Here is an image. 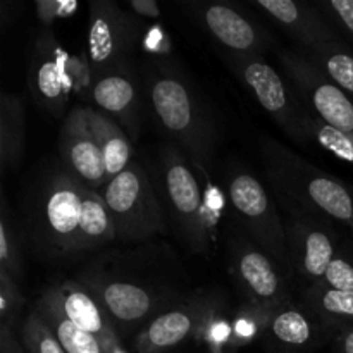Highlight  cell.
Instances as JSON below:
<instances>
[{"mask_svg": "<svg viewBox=\"0 0 353 353\" xmlns=\"http://www.w3.org/2000/svg\"><path fill=\"white\" fill-rule=\"evenodd\" d=\"M88 190L65 168L50 171L38 181L26 207V233L40 257L47 261L78 257Z\"/></svg>", "mask_w": 353, "mask_h": 353, "instance_id": "1", "label": "cell"}, {"mask_svg": "<svg viewBox=\"0 0 353 353\" xmlns=\"http://www.w3.org/2000/svg\"><path fill=\"white\" fill-rule=\"evenodd\" d=\"M145 88L155 119L168 137L185 148L196 165H209L216 126L196 97L193 83L172 64L157 61L148 64Z\"/></svg>", "mask_w": 353, "mask_h": 353, "instance_id": "2", "label": "cell"}, {"mask_svg": "<svg viewBox=\"0 0 353 353\" xmlns=\"http://www.w3.org/2000/svg\"><path fill=\"white\" fill-rule=\"evenodd\" d=\"M143 264L141 261L137 269L133 265L124 268L121 259L105 255L83 274L81 283L95 293L119 330L133 331L140 324H148L159 314L174 307L172 300L181 299V292L172 281L143 278L147 272Z\"/></svg>", "mask_w": 353, "mask_h": 353, "instance_id": "3", "label": "cell"}, {"mask_svg": "<svg viewBox=\"0 0 353 353\" xmlns=\"http://www.w3.org/2000/svg\"><path fill=\"white\" fill-rule=\"evenodd\" d=\"M262 154L279 195L309 216L330 217L353 228V196L343 183L271 138L262 141Z\"/></svg>", "mask_w": 353, "mask_h": 353, "instance_id": "4", "label": "cell"}, {"mask_svg": "<svg viewBox=\"0 0 353 353\" xmlns=\"http://www.w3.org/2000/svg\"><path fill=\"white\" fill-rule=\"evenodd\" d=\"M178 236L196 254L210 247V217L195 169L174 143L162 147L155 181Z\"/></svg>", "mask_w": 353, "mask_h": 353, "instance_id": "5", "label": "cell"}, {"mask_svg": "<svg viewBox=\"0 0 353 353\" xmlns=\"http://www.w3.org/2000/svg\"><path fill=\"white\" fill-rule=\"evenodd\" d=\"M102 196L119 240L141 241L168 231L165 209L157 185L138 162H131L121 174L110 179Z\"/></svg>", "mask_w": 353, "mask_h": 353, "instance_id": "6", "label": "cell"}, {"mask_svg": "<svg viewBox=\"0 0 353 353\" xmlns=\"http://www.w3.org/2000/svg\"><path fill=\"white\" fill-rule=\"evenodd\" d=\"M228 196L252 243L264 250L281 271L295 272L286 238V224L264 185L250 172H231Z\"/></svg>", "mask_w": 353, "mask_h": 353, "instance_id": "7", "label": "cell"}, {"mask_svg": "<svg viewBox=\"0 0 353 353\" xmlns=\"http://www.w3.org/2000/svg\"><path fill=\"white\" fill-rule=\"evenodd\" d=\"M234 69L285 133L299 141L309 140L312 114L272 65L257 55H236Z\"/></svg>", "mask_w": 353, "mask_h": 353, "instance_id": "8", "label": "cell"}, {"mask_svg": "<svg viewBox=\"0 0 353 353\" xmlns=\"http://www.w3.org/2000/svg\"><path fill=\"white\" fill-rule=\"evenodd\" d=\"M281 64L299 99L312 116L353 134V99L299 52H283Z\"/></svg>", "mask_w": 353, "mask_h": 353, "instance_id": "9", "label": "cell"}, {"mask_svg": "<svg viewBox=\"0 0 353 353\" xmlns=\"http://www.w3.org/2000/svg\"><path fill=\"white\" fill-rule=\"evenodd\" d=\"M138 23L110 0L90 3L88 62L93 74L126 62L138 41Z\"/></svg>", "mask_w": 353, "mask_h": 353, "instance_id": "10", "label": "cell"}, {"mask_svg": "<svg viewBox=\"0 0 353 353\" xmlns=\"http://www.w3.org/2000/svg\"><path fill=\"white\" fill-rule=\"evenodd\" d=\"M74 57L59 47L50 30L38 37L31 62L30 85L38 102L52 114H61L72 88L81 78V69Z\"/></svg>", "mask_w": 353, "mask_h": 353, "instance_id": "11", "label": "cell"}, {"mask_svg": "<svg viewBox=\"0 0 353 353\" xmlns=\"http://www.w3.org/2000/svg\"><path fill=\"white\" fill-rule=\"evenodd\" d=\"M231 254L234 278L252 303L272 314L283 309L288 300V288L278 264L257 245L243 238L231 245Z\"/></svg>", "mask_w": 353, "mask_h": 353, "instance_id": "12", "label": "cell"}, {"mask_svg": "<svg viewBox=\"0 0 353 353\" xmlns=\"http://www.w3.org/2000/svg\"><path fill=\"white\" fill-rule=\"evenodd\" d=\"M59 152L64 168L86 188L99 192L109 185L102 148L90 128L85 107H76L65 117L59 134Z\"/></svg>", "mask_w": 353, "mask_h": 353, "instance_id": "13", "label": "cell"}, {"mask_svg": "<svg viewBox=\"0 0 353 353\" xmlns=\"http://www.w3.org/2000/svg\"><path fill=\"white\" fill-rule=\"evenodd\" d=\"M92 99L100 112L112 117L130 137L138 140L141 124V97L128 62L99 72L92 83Z\"/></svg>", "mask_w": 353, "mask_h": 353, "instance_id": "14", "label": "cell"}, {"mask_svg": "<svg viewBox=\"0 0 353 353\" xmlns=\"http://www.w3.org/2000/svg\"><path fill=\"white\" fill-rule=\"evenodd\" d=\"M52 292L55 293L61 309L76 326L99 338L109 353H123L116 324L85 283L64 281L62 285L52 286Z\"/></svg>", "mask_w": 353, "mask_h": 353, "instance_id": "15", "label": "cell"}, {"mask_svg": "<svg viewBox=\"0 0 353 353\" xmlns=\"http://www.w3.org/2000/svg\"><path fill=\"white\" fill-rule=\"evenodd\" d=\"M286 224L290 255L295 272L307 281L317 283L324 278L334 261V245L326 231L317 230L312 223L293 216Z\"/></svg>", "mask_w": 353, "mask_h": 353, "instance_id": "16", "label": "cell"}, {"mask_svg": "<svg viewBox=\"0 0 353 353\" xmlns=\"http://www.w3.org/2000/svg\"><path fill=\"white\" fill-rule=\"evenodd\" d=\"M202 19L214 38L236 55H257L264 48V33L247 16L228 3H209Z\"/></svg>", "mask_w": 353, "mask_h": 353, "instance_id": "17", "label": "cell"}, {"mask_svg": "<svg viewBox=\"0 0 353 353\" xmlns=\"http://www.w3.org/2000/svg\"><path fill=\"white\" fill-rule=\"evenodd\" d=\"M255 6L281 24L303 48L338 40V34L327 24L323 14L305 2L295 0H255Z\"/></svg>", "mask_w": 353, "mask_h": 353, "instance_id": "18", "label": "cell"}, {"mask_svg": "<svg viewBox=\"0 0 353 353\" xmlns=\"http://www.w3.org/2000/svg\"><path fill=\"white\" fill-rule=\"evenodd\" d=\"M203 314V309L196 303H176L145 326L137 341L138 352L164 353L178 347L196 330Z\"/></svg>", "mask_w": 353, "mask_h": 353, "instance_id": "19", "label": "cell"}, {"mask_svg": "<svg viewBox=\"0 0 353 353\" xmlns=\"http://www.w3.org/2000/svg\"><path fill=\"white\" fill-rule=\"evenodd\" d=\"M34 312L50 327L65 353H109L99 338L83 331L65 316L52 288L38 299Z\"/></svg>", "mask_w": 353, "mask_h": 353, "instance_id": "20", "label": "cell"}, {"mask_svg": "<svg viewBox=\"0 0 353 353\" xmlns=\"http://www.w3.org/2000/svg\"><path fill=\"white\" fill-rule=\"evenodd\" d=\"M85 109L90 128L102 148L103 162H105L107 176L110 181L131 164V152H133L131 140L126 131L112 117L92 107H85Z\"/></svg>", "mask_w": 353, "mask_h": 353, "instance_id": "21", "label": "cell"}, {"mask_svg": "<svg viewBox=\"0 0 353 353\" xmlns=\"http://www.w3.org/2000/svg\"><path fill=\"white\" fill-rule=\"evenodd\" d=\"M26 143V112L17 95L0 99V165L7 172L19 164Z\"/></svg>", "mask_w": 353, "mask_h": 353, "instance_id": "22", "label": "cell"}, {"mask_svg": "<svg viewBox=\"0 0 353 353\" xmlns=\"http://www.w3.org/2000/svg\"><path fill=\"white\" fill-rule=\"evenodd\" d=\"M303 55L353 99V47L338 38L303 48Z\"/></svg>", "mask_w": 353, "mask_h": 353, "instance_id": "23", "label": "cell"}, {"mask_svg": "<svg viewBox=\"0 0 353 353\" xmlns=\"http://www.w3.org/2000/svg\"><path fill=\"white\" fill-rule=\"evenodd\" d=\"M116 238V226H114L112 216L102 193L88 190L85 199V210H83L81 230H79V255L103 247Z\"/></svg>", "mask_w": 353, "mask_h": 353, "instance_id": "24", "label": "cell"}, {"mask_svg": "<svg viewBox=\"0 0 353 353\" xmlns=\"http://www.w3.org/2000/svg\"><path fill=\"white\" fill-rule=\"evenodd\" d=\"M272 340L288 350H303L316 341V330L309 316L296 309H279L269 321Z\"/></svg>", "mask_w": 353, "mask_h": 353, "instance_id": "25", "label": "cell"}, {"mask_svg": "<svg viewBox=\"0 0 353 353\" xmlns=\"http://www.w3.org/2000/svg\"><path fill=\"white\" fill-rule=\"evenodd\" d=\"M307 302L310 310L326 324L341 326L343 330L353 326V292H340L327 288L323 283H314Z\"/></svg>", "mask_w": 353, "mask_h": 353, "instance_id": "26", "label": "cell"}, {"mask_svg": "<svg viewBox=\"0 0 353 353\" xmlns=\"http://www.w3.org/2000/svg\"><path fill=\"white\" fill-rule=\"evenodd\" d=\"M0 269L9 272L14 279L23 276V250L17 224L10 216L6 196H2V214H0Z\"/></svg>", "mask_w": 353, "mask_h": 353, "instance_id": "27", "label": "cell"}, {"mask_svg": "<svg viewBox=\"0 0 353 353\" xmlns=\"http://www.w3.org/2000/svg\"><path fill=\"white\" fill-rule=\"evenodd\" d=\"M23 347L28 353H65L62 345L37 312H31L23 323Z\"/></svg>", "mask_w": 353, "mask_h": 353, "instance_id": "28", "label": "cell"}, {"mask_svg": "<svg viewBox=\"0 0 353 353\" xmlns=\"http://www.w3.org/2000/svg\"><path fill=\"white\" fill-rule=\"evenodd\" d=\"M310 138H316L324 148L340 157L341 161L348 162L353 168V134L331 128L330 124L323 123L319 117L312 116L310 121Z\"/></svg>", "mask_w": 353, "mask_h": 353, "instance_id": "29", "label": "cell"}, {"mask_svg": "<svg viewBox=\"0 0 353 353\" xmlns=\"http://www.w3.org/2000/svg\"><path fill=\"white\" fill-rule=\"evenodd\" d=\"M321 14L334 33L345 38L353 47V0H323L319 2Z\"/></svg>", "mask_w": 353, "mask_h": 353, "instance_id": "30", "label": "cell"}, {"mask_svg": "<svg viewBox=\"0 0 353 353\" xmlns=\"http://www.w3.org/2000/svg\"><path fill=\"white\" fill-rule=\"evenodd\" d=\"M23 303L24 299L17 290L16 279L9 272L0 269V317H2L0 326H12Z\"/></svg>", "mask_w": 353, "mask_h": 353, "instance_id": "31", "label": "cell"}, {"mask_svg": "<svg viewBox=\"0 0 353 353\" xmlns=\"http://www.w3.org/2000/svg\"><path fill=\"white\" fill-rule=\"evenodd\" d=\"M34 7L41 23L52 26L57 19L74 16L76 10L79 9V3L76 0H38Z\"/></svg>", "mask_w": 353, "mask_h": 353, "instance_id": "32", "label": "cell"}, {"mask_svg": "<svg viewBox=\"0 0 353 353\" xmlns=\"http://www.w3.org/2000/svg\"><path fill=\"white\" fill-rule=\"evenodd\" d=\"M324 286L340 292H353V265L345 259H334L321 281Z\"/></svg>", "mask_w": 353, "mask_h": 353, "instance_id": "33", "label": "cell"}, {"mask_svg": "<svg viewBox=\"0 0 353 353\" xmlns=\"http://www.w3.org/2000/svg\"><path fill=\"white\" fill-rule=\"evenodd\" d=\"M130 9L133 10V14L141 17H159L161 16V9H159V3L155 0H130Z\"/></svg>", "mask_w": 353, "mask_h": 353, "instance_id": "34", "label": "cell"}, {"mask_svg": "<svg viewBox=\"0 0 353 353\" xmlns=\"http://www.w3.org/2000/svg\"><path fill=\"white\" fill-rule=\"evenodd\" d=\"M0 353H23L9 326H0Z\"/></svg>", "mask_w": 353, "mask_h": 353, "instance_id": "35", "label": "cell"}, {"mask_svg": "<svg viewBox=\"0 0 353 353\" xmlns=\"http://www.w3.org/2000/svg\"><path fill=\"white\" fill-rule=\"evenodd\" d=\"M338 343H340L341 353H353V326L341 330Z\"/></svg>", "mask_w": 353, "mask_h": 353, "instance_id": "36", "label": "cell"}]
</instances>
